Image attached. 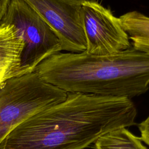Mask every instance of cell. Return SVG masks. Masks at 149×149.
<instances>
[{
    "instance_id": "6da1fadb",
    "label": "cell",
    "mask_w": 149,
    "mask_h": 149,
    "mask_svg": "<svg viewBox=\"0 0 149 149\" xmlns=\"http://www.w3.org/2000/svg\"><path fill=\"white\" fill-rule=\"evenodd\" d=\"M136 115L129 98L68 93L17 125L0 149H84L111 130L135 125Z\"/></svg>"
},
{
    "instance_id": "7a4b0ae2",
    "label": "cell",
    "mask_w": 149,
    "mask_h": 149,
    "mask_svg": "<svg viewBox=\"0 0 149 149\" xmlns=\"http://www.w3.org/2000/svg\"><path fill=\"white\" fill-rule=\"evenodd\" d=\"M34 72L67 93L131 99L149 88V55L133 47L107 55L59 52Z\"/></svg>"
},
{
    "instance_id": "3957f363",
    "label": "cell",
    "mask_w": 149,
    "mask_h": 149,
    "mask_svg": "<svg viewBox=\"0 0 149 149\" xmlns=\"http://www.w3.org/2000/svg\"><path fill=\"white\" fill-rule=\"evenodd\" d=\"M68 93L33 72L0 84V143L17 125L36 112L63 101Z\"/></svg>"
},
{
    "instance_id": "277c9868",
    "label": "cell",
    "mask_w": 149,
    "mask_h": 149,
    "mask_svg": "<svg viewBox=\"0 0 149 149\" xmlns=\"http://www.w3.org/2000/svg\"><path fill=\"white\" fill-rule=\"evenodd\" d=\"M0 23L13 26L23 42L13 77L34 72L41 62L62 51L61 42L52 29L23 0H9Z\"/></svg>"
},
{
    "instance_id": "5b68a950",
    "label": "cell",
    "mask_w": 149,
    "mask_h": 149,
    "mask_svg": "<svg viewBox=\"0 0 149 149\" xmlns=\"http://www.w3.org/2000/svg\"><path fill=\"white\" fill-rule=\"evenodd\" d=\"M82 16L87 54L111 55L131 47L119 17L114 16L110 9L94 0H84Z\"/></svg>"
},
{
    "instance_id": "8992f818",
    "label": "cell",
    "mask_w": 149,
    "mask_h": 149,
    "mask_svg": "<svg viewBox=\"0 0 149 149\" xmlns=\"http://www.w3.org/2000/svg\"><path fill=\"white\" fill-rule=\"evenodd\" d=\"M49 26L59 39L62 50L86 49L82 5L84 0H23Z\"/></svg>"
},
{
    "instance_id": "52a82bcc",
    "label": "cell",
    "mask_w": 149,
    "mask_h": 149,
    "mask_svg": "<svg viewBox=\"0 0 149 149\" xmlns=\"http://www.w3.org/2000/svg\"><path fill=\"white\" fill-rule=\"evenodd\" d=\"M23 48L22 38L14 26L0 23V84L13 77Z\"/></svg>"
},
{
    "instance_id": "ba28073f",
    "label": "cell",
    "mask_w": 149,
    "mask_h": 149,
    "mask_svg": "<svg viewBox=\"0 0 149 149\" xmlns=\"http://www.w3.org/2000/svg\"><path fill=\"white\" fill-rule=\"evenodd\" d=\"M119 20L132 47L149 55V16L133 10L121 15Z\"/></svg>"
},
{
    "instance_id": "9c48e42d",
    "label": "cell",
    "mask_w": 149,
    "mask_h": 149,
    "mask_svg": "<svg viewBox=\"0 0 149 149\" xmlns=\"http://www.w3.org/2000/svg\"><path fill=\"white\" fill-rule=\"evenodd\" d=\"M94 144L95 149H147L140 137L126 127L111 130L99 137Z\"/></svg>"
},
{
    "instance_id": "30bf717a",
    "label": "cell",
    "mask_w": 149,
    "mask_h": 149,
    "mask_svg": "<svg viewBox=\"0 0 149 149\" xmlns=\"http://www.w3.org/2000/svg\"><path fill=\"white\" fill-rule=\"evenodd\" d=\"M142 141L149 146V116L138 125Z\"/></svg>"
},
{
    "instance_id": "8fae6325",
    "label": "cell",
    "mask_w": 149,
    "mask_h": 149,
    "mask_svg": "<svg viewBox=\"0 0 149 149\" xmlns=\"http://www.w3.org/2000/svg\"><path fill=\"white\" fill-rule=\"evenodd\" d=\"M9 0H0V22L6 10Z\"/></svg>"
}]
</instances>
